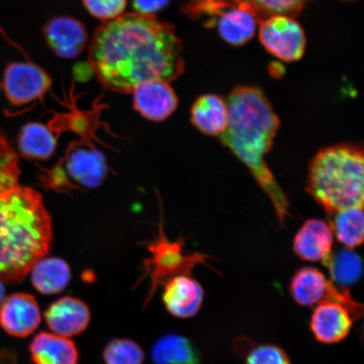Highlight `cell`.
I'll return each instance as SVG.
<instances>
[{
  "instance_id": "6da1fadb",
  "label": "cell",
  "mask_w": 364,
  "mask_h": 364,
  "mask_svg": "<svg viewBox=\"0 0 364 364\" xmlns=\"http://www.w3.org/2000/svg\"><path fill=\"white\" fill-rule=\"evenodd\" d=\"M175 26L156 16L122 14L100 26L89 46V65L104 88L132 93L151 80L169 82L185 71Z\"/></svg>"
},
{
  "instance_id": "7a4b0ae2",
  "label": "cell",
  "mask_w": 364,
  "mask_h": 364,
  "mask_svg": "<svg viewBox=\"0 0 364 364\" xmlns=\"http://www.w3.org/2000/svg\"><path fill=\"white\" fill-rule=\"evenodd\" d=\"M226 104L229 122L220 136L221 143L248 168L271 199L279 224L284 225L290 215L289 202L265 159L279 129V118L263 91L253 86L232 90Z\"/></svg>"
},
{
  "instance_id": "3957f363",
  "label": "cell",
  "mask_w": 364,
  "mask_h": 364,
  "mask_svg": "<svg viewBox=\"0 0 364 364\" xmlns=\"http://www.w3.org/2000/svg\"><path fill=\"white\" fill-rule=\"evenodd\" d=\"M52 240V218L42 195L18 185L0 197V279H24L47 256Z\"/></svg>"
},
{
  "instance_id": "277c9868",
  "label": "cell",
  "mask_w": 364,
  "mask_h": 364,
  "mask_svg": "<svg viewBox=\"0 0 364 364\" xmlns=\"http://www.w3.org/2000/svg\"><path fill=\"white\" fill-rule=\"evenodd\" d=\"M363 150L340 144L324 148L309 166L306 190L327 215L363 205Z\"/></svg>"
},
{
  "instance_id": "5b68a950",
  "label": "cell",
  "mask_w": 364,
  "mask_h": 364,
  "mask_svg": "<svg viewBox=\"0 0 364 364\" xmlns=\"http://www.w3.org/2000/svg\"><path fill=\"white\" fill-rule=\"evenodd\" d=\"M181 12L191 20H204L205 26L216 27L222 39L235 47L248 43L260 22L252 9L240 0H191Z\"/></svg>"
},
{
  "instance_id": "8992f818",
  "label": "cell",
  "mask_w": 364,
  "mask_h": 364,
  "mask_svg": "<svg viewBox=\"0 0 364 364\" xmlns=\"http://www.w3.org/2000/svg\"><path fill=\"white\" fill-rule=\"evenodd\" d=\"M184 240H168L163 230L161 235L149 245L152 257L144 261V275L141 277L142 281L149 277L151 288L144 304L146 307L156 294L159 287L165 285L168 281L176 276L191 275L198 264L206 263L207 255L193 253L186 255L184 252Z\"/></svg>"
},
{
  "instance_id": "52a82bcc",
  "label": "cell",
  "mask_w": 364,
  "mask_h": 364,
  "mask_svg": "<svg viewBox=\"0 0 364 364\" xmlns=\"http://www.w3.org/2000/svg\"><path fill=\"white\" fill-rule=\"evenodd\" d=\"M290 294L300 306L333 302L347 309L353 320L363 315V304L355 301L346 287L327 279L324 273L315 267H302L296 272L291 280Z\"/></svg>"
},
{
  "instance_id": "ba28073f",
  "label": "cell",
  "mask_w": 364,
  "mask_h": 364,
  "mask_svg": "<svg viewBox=\"0 0 364 364\" xmlns=\"http://www.w3.org/2000/svg\"><path fill=\"white\" fill-rule=\"evenodd\" d=\"M259 38L272 55L284 62H295L304 55L306 34L294 17L272 16L259 22Z\"/></svg>"
},
{
  "instance_id": "9c48e42d",
  "label": "cell",
  "mask_w": 364,
  "mask_h": 364,
  "mask_svg": "<svg viewBox=\"0 0 364 364\" xmlns=\"http://www.w3.org/2000/svg\"><path fill=\"white\" fill-rule=\"evenodd\" d=\"M51 77L31 62H16L4 73L2 89L13 106L22 107L43 100L51 88Z\"/></svg>"
},
{
  "instance_id": "30bf717a",
  "label": "cell",
  "mask_w": 364,
  "mask_h": 364,
  "mask_svg": "<svg viewBox=\"0 0 364 364\" xmlns=\"http://www.w3.org/2000/svg\"><path fill=\"white\" fill-rule=\"evenodd\" d=\"M43 36L53 53L63 59H73L84 52L88 33L84 23L70 16H55L46 22Z\"/></svg>"
},
{
  "instance_id": "8fae6325",
  "label": "cell",
  "mask_w": 364,
  "mask_h": 364,
  "mask_svg": "<svg viewBox=\"0 0 364 364\" xmlns=\"http://www.w3.org/2000/svg\"><path fill=\"white\" fill-rule=\"evenodd\" d=\"M42 316L38 301L29 294H14L0 304V326L12 336L26 338L38 328Z\"/></svg>"
},
{
  "instance_id": "7c38bea8",
  "label": "cell",
  "mask_w": 364,
  "mask_h": 364,
  "mask_svg": "<svg viewBox=\"0 0 364 364\" xmlns=\"http://www.w3.org/2000/svg\"><path fill=\"white\" fill-rule=\"evenodd\" d=\"M132 94L135 110L149 121L166 120L178 107V97L169 82H145L136 86Z\"/></svg>"
},
{
  "instance_id": "4fadbf2b",
  "label": "cell",
  "mask_w": 364,
  "mask_h": 364,
  "mask_svg": "<svg viewBox=\"0 0 364 364\" xmlns=\"http://www.w3.org/2000/svg\"><path fill=\"white\" fill-rule=\"evenodd\" d=\"M46 323L54 334L70 338L87 329L90 311L79 298L65 296L53 302L44 313Z\"/></svg>"
},
{
  "instance_id": "5bb4252c",
  "label": "cell",
  "mask_w": 364,
  "mask_h": 364,
  "mask_svg": "<svg viewBox=\"0 0 364 364\" xmlns=\"http://www.w3.org/2000/svg\"><path fill=\"white\" fill-rule=\"evenodd\" d=\"M66 171L76 183L86 188H97L106 178L108 166L103 154L97 149L75 144L67 154Z\"/></svg>"
},
{
  "instance_id": "9a60e30c",
  "label": "cell",
  "mask_w": 364,
  "mask_h": 364,
  "mask_svg": "<svg viewBox=\"0 0 364 364\" xmlns=\"http://www.w3.org/2000/svg\"><path fill=\"white\" fill-rule=\"evenodd\" d=\"M203 297V287L198 281L189 276L181 275L173 277L165 284L163 302L171 316L186 318L197 315Z\"/></svg>"
},
{
  "instance_id": "2e32d148",
  "label": "cell",
  "mask_w": 364,
  "mask_h": 364,
  "mask_svg": "<svg viewBox=\"0 0 364 364\" xmlns=\"http://www.w3.org/2000/svg\"><path fill=\"white\" fill-rule=\"evenodd\" d=\"M353 318L343 306L333 302L318 304L312 314L311 328L321 343H340L350 333Z\"/></svg>"
},
{
  "instance_id": "e0dca14e",
  "label": "cell",
  "mask_w": 364,
  "mask_h": 364,
  "mask_svg": "<svg viewBox=\"0 0 364 364\" xmlns=\"http://www.w3.org/2000/svg\"><path fill=\"white\" fill-rule=\"evenodd\" d=\"M333 232L320 220H309L296 234L293 249L298 257L307 262L322 261L332 252Z\"/></svg>"
},
{
  "instance_id": "ac0fdd59",
  "label": "cell",
  "mask_w": 364,
  "mask_h": 364,
  "mask_svg": "<svg viewBox=\"0 0 364 364\" xmlns=\"http://www.w3.org/2000/svg\"><path fill=\"white\" fill-rule=\"evenodd\" d=\"M35 364H78L79 353L74 341L65 336L40 332L30 345Z\"/></svg>"
},
{
  "instance_id": "d6986e66",
  "label": "cell",
  "mask_w": 364,
  "mask_h": 364,
  "mask_svg": "<svg viewBox=\"0 0 364 364\" xmlns=\"http://www.w3.org/2000/svg\"><path fill=\"white\" fill-rule=\"evenodd\" d=\"M191 121L202 134L220 136L229 122L226 102L215 94L201 95L191 109Z\"/></svg>"
},
{
  "instance_id": "ffe728a7",
  "label": "cell",
  "mask_w": 364,
  "mask_h": 364,
  "mask_svg": "<svg viewBox=\"0 0 364 364\" xmlns=\"http://www.w3.org/2000/svg\"><path fill=\"white\" fill-rule=\"evenodd\" d=\"M31 272V282L39 293L46 295L63 292L71 279L68 264L58 257H43L36 262Z\"/></svg>"
},
{
  "instance_id": "44dd1931",
  "label": "cell",
  "mask_w": 364,
  "mask_h": 364,
  "mask_svg": "<svg viewBox=\"0 0 364 364\" xmlns=\"http://www.w3.org/2000/svg\"><path fill=\"white\" fill-rule=\"evenodd\" d=\"M151 358L154 364H200L201 358L196 346L183 336L169 334L154 344Z\"/></svg>"
},
{
  "instance_id": "7402d4cb",
  "label": "cell",
  "mask_w": 364,
  "mask_h": 364,
  "mask_svg": "<svg viewBox=\"0 0 364 364\" xmlns=\"http://www.w3.org/2000/svg\"><path fill=\"white\" fill-rule=\"evenodd\" d=\"M22 156L36 161H47L57 148V139L52 131L39 122H30L24 127L18 139Z\"/></svg>"
},
{
  "instance_id": "603a6c76",
  "label": "cell",
  "mask_w": 364,
  "mask_h": 364,
  "mask_svg": "<svg viewBox=\"0 0 364 364\" xmlns=\"http://www.w3.org/2000/svg\"><path fill=\"white\" fill-rule=\"evenodd\" d=\"M330 227L336 239L346 247L353 249L363 242V205L343 209L330 216Z\"/></svg>"
},
{
  "instance_id": "cb8c5ba5",
  "label": "cell",
  "mask_w": 364,
  "mask_h": 364,
  "mask_svg": "<svg viewBox=\"0 0 364 364\" xmlns=\"http://www.w3.org/2000/svg\"><path fill=\"white\" fill-rule=\"evenodd\" d=\"M330 272L331 281L336 284L346 287L357 284L363 270L360 257L350 248H343L331 252L322 260Z\"/></svg>"
},
{
  "instance_id": "d4e9b609",
  "label": "cell",
  "mask_w": 364,
  "mask_h": 364,
  "mask_svg": "<svg viewBox=\"0 0 364 364\" xmlns=\"http://www.w3.org/2000/svg\"><path fill=\"white\" fill-rule=\"evenodd\" d=\"M144 358L143 348L130 339H113L103 351V359L106 364H143Z\"/></svg>"
},
{
  "instance_id": "484cf974",
  "label": "cell",
  "mask_w": 364,
  "mask_h": 364,
  "mask_svg": "<svg viewBox=\"0 0 364 364\" xmlns=\"http://www.w3.org/2000/svg\"><path fill=\"white\" fill-rule=\"evenodd\" d=\"M262 21L272 16L296 17L311 0H240Z\"/></svg>"
},
{
  "instance_id": "4316f807",
  "label": "cell",
  "mask_w": 364,
  "mask_h": 364,
  "mask_svg": "<svg viewBox=\"0 0 364 364\" xmlns=\"http://www.w3.org/2000/svg\"><path fill=\"white\" fill-rule=\"evenodd\" d=\"M18 157L6 136L0 134V197L18 186Z\"/></svg>"
},
{
  "instance_id": "83f0119b",
  "label": "cell",
  "mask_w": 364,
  "mask_h": 364,
  "mask_svg": "<svg viewBox=\"0 0 364 364\" xmlns=\"http://www.w3.org/2000/svg\"><path fill=\"white\" fill-rule=\"evenodd\" d=\"M84 6L99 21H110L124 13L127 0H83Z\"/></svg>"
},
{
  "instance_id": "f1b7e54d",
  "label": "cell",
  "mask_w": 364,
  "mask_h": 364,
  "mask_svg": "<svg viewBox=\"0 0 364 364\" xmlns=\"http://www.w3.org/2000/svg\"><path fill=\"white\" fill-rule=\"evenodd\" d=\"M245 364H291V362L288 355L277 346L262 345L249 353Z\"/></svg>"
},
{
  "instance_id": "f546056e",
  "label": "cell",
  "mask_w": 364,
  "mask_h": 364,
  "mask_svg": "<svg viewBox=\"0 0 364 364\" xmlns=\"http://www.w3.org/2000/svg\"><path fill=\"white\" fill-rule=\"evenodd\" d=\"M171 0H133V6L136 13L143 15L156 16L168 6Z\"/></svg>"
},
{
  "instance_id": "4dcf8cb0",
  "label": "cell",
  "mask_w": 364,
  "mask_h": 364,
  "mask_svg": "<svg viewBox=\"0 0 364 364\" xmlns=\"http://www.w3.org/2000/svg\"><path fill=\"white\" fill-rule=\"evenodd\" d=\"M270 74L272 76L275 77V78H279L284 74L283 66L277 63L272 65L270 67Z\"/></svg>"
},
{
  "instance_id": "1f68e13d",
  "label": "cell",
  "mask_w": 364,
  "mask_h": 364,
  "mask_svg": "<svg viewBox=\"0 0 364 364\" xmlns=\"http://www.w3.org/2000/svg\"><path fill=\"white\" fill-rule=\"evenodd\" d=\"M4 297V288L3 284L1 283V281H0V304H2Z\"/></svg>"
}]
</instances>
